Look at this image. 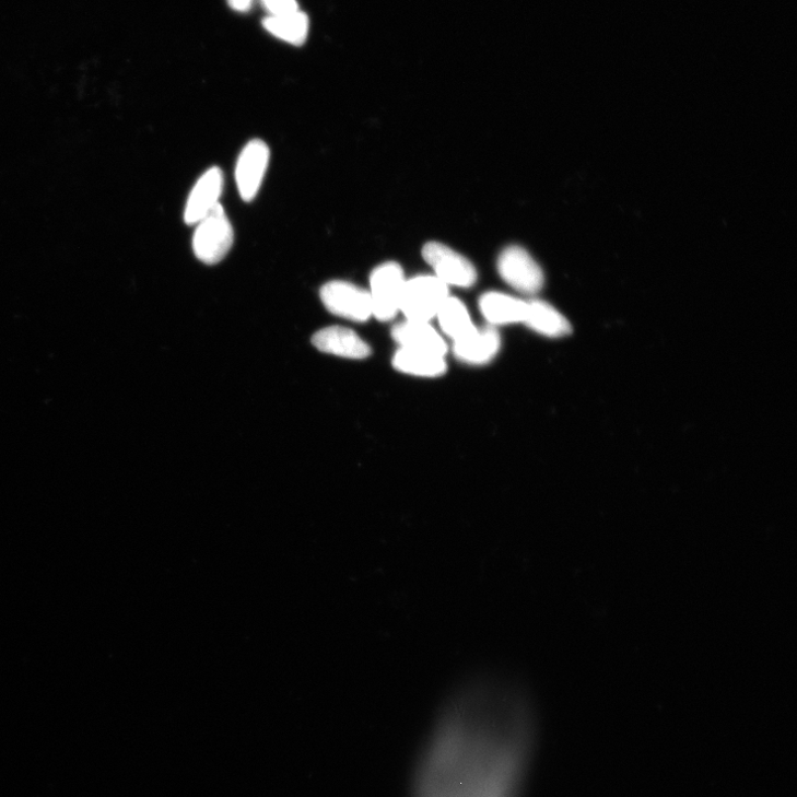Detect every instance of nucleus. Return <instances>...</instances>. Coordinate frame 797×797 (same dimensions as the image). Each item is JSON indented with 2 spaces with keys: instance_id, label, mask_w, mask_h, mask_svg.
I'll use <instances>...</instances> for the list:
<instances>
[{
  "instance_id": "obj_10",
  "label": "nucleus",
  "mask_w": 797,
  "mask_h": 797,
  "mask_svg": "<svg viewBox=\"0 0 797 797\" xmlns=\"http://www.w3.org/2000/svg\"><path fill=\"white\" fill-rule=\"evenodd\" d=\"M224 177L219 167H211L194 187L185 211L188 225H197L220 204Z\"/></svg>"
},
{
  "instance_id": "obj_5",
  "label": "nucleus",
  "mask_w": 797,
  "mask_h": 797,
  "mask_svg": "<svg viewBox=\"0 0 797 797\" xmlns=\"http://www.w3.org/2000/svg\"><path fill=\"white\" fill-rule=\"evenodd\" d=\"M497 270L503 281L521 294L534 295L544 286L540 265L519 246H509L502 251Z\"/></svg>"
},
{
  "instance_id": "obj_18",
  "label": "nucleus",
  "mask_w": 797,
  "mask_h": 797,
  "mask_svg": "<svg viewBox=\"0 0 797 797\" xmlns=\"http://www.w3.org/2000/svg\"><path fill=\"white\" fill-rule=\"evenodd\" d=\"M270 16H284L300 11L296 0H260Z\"/></svg>"
},
{
  "instance_id": "obj_15",
  "label": "nucleus",
  "mask_w": 797,
  "mask_h": 797,
  "mask_svg": "<svg viewBox=\"0 0 797 797\" xmlns=\"http://www.w3.org/2000/svg\"><path fill=\"white\" fill-rule=\"evenodd\" d=\"M480 309L491 326L523 323L526 302L501 293H487L480 300Z\"/></svg>"
},
{
  "instance_id": "obj_2",
  "label": "nucleus",
  "mask_w": 797,
  "mask_h": 797,
  "mask_svg": "<svg viewBox=\"0 0 797 797\" xmlns=\"http://www.w3.org/2000/svg\"><path fill=\"white\" fill-rule=\"evenodd\" d=\"M233 242V226L220 203L197 224L192 244L196 256L202 262L215 265L228 254Z\"/></svg>"
},
{
  "instance_id": "obj_19",
  "label": "nucleus",
  "mask_w": 797,
  "mask_h": 797,
  "mask_svg": "<svg viewBox=\"0 0 797 797\" xmlns=\"http://www.w3.org/2000/svg\"><path fill=\"white\" fill-rule=\"evenodd\" d=\"M255 0H227L230 8L239 13H246L250 11Z\"/></svg>"
},
{
  "instance_id": "obj_12",
  "label": "nucleus",
  "mask_w": 797,
  "mask_h": 797,
  "mask_svg": "<svg viewBox=\"0 0 797 797\" xmlns=\"http://www.w3.org/2000/svg\"><path fill=\"white\" fill-rule=\"evenodd\" d=\"M392 338L400 348L439 354L445 358L448 345L445 339L425 321L407 320L392 329Z\"/></svg>"
},
{
  "instance_id": "obj_9",
  "label": "nucleus",
  "mask_w": 797,
  "mask_h": 797,
  "mask_svg": "<svg viewBox=\"0 0 797 797\" xmlns=\"http://www.w3.org/2000/svg\"><path fill=\"white\" fill-rule=\"evenodd\" d=\"M313 344L321 352L347 360H366L372 353L370 344L356 332L340 326L327 327L316 332Z\"/></svg>"
},
{
  "instance_id": "obj_3",
  "label": "nucleus",
  "mask_w": 797,
  "mask_h": 797,
  "mask_svg": "<svg viewBox=\"0 0 797 797\" xmlns=\"http://www.w3.org/2000/svg\"><path fill=\"white\" fill-rule=\"evenodd\" d=\"M448 297V286L438 279L418 277L406 281L400 312L407 320L430 323Z\"/></svg>"
},
{
  "instance_id": "obj_11",
  "label": "nucleus",
  "mask_w": 797,
  "mask_h": 797,
  "mask_svg": "<svg viewBox=\"0 0 797 797\" xmlns=\"http://www.w3.org/2000/svg\"><path fill=\"white\" fill-rule=\"evenodd\" d=\"M501 348V337L493 326L477 328L467 337L454 342L456 358L469 365L491 363Z\"/></svg>"
},
{
  "instance_id": "obj_17",
  "label": "nucleus",
  "mask_w": 797,
  "mask_h": 797,
  "mask_svg": "<svg viewBox=\"0 0 797 797\" xmlns=\"http://www.w3.org/2000/svg\"><path fill=\"white\" fill-rule=\"evenodd\" d=\"M262 25L276 37L297 46L305 43L309 33V19L301 11L284 16L266 17Z\"/></svg>"
},
{
  "instance_id": "obj_16",
  "label": "nucleus",
  "mask_w": 797,
  "mask_h": 797,
  "mask_svg": "<svg viewBox=\"0 0 797 797\" xmlns=\"http://www.w3.org/2000/svg\"><path fill=\"white\" fill-rule=\"evenodd\" d=\"M436 318L441 330L454 339V342L467 337L477 329L472 323L468 308L456 297L449 296L447 301L443 303Z\"/></svg>"
},
{
  "instance_id": "obj_14",
  "label": "nucleus",
  "mask_w": 797,
  "mask_h": 797,
  "mask_svg": "<svg viewBox=\"0 0 797 797\" xmlns=\"http://www.w3.org/2000/svg\"><path fill=\"white\" fill-rule=\"evenodd\" d=\"M392 364L400 373L423 378H436L447 372L445 358L439 354L406 348L396 352Z\"/></svg>"
},
{
  "instance_id": "obj_7",
  "label": "nucleus",
  "mask_w": 797,
  "mask_h": 797,
  "mask_svg": "<svg viewBox=\"0 0 797 797\" xmlns=\"http://www.w3.org/2000/svg\"><path fill=\"white\" fill-rule=\"evenodd\" d=\"M320 298L335 316L358 323L367 321L373 316L370 292L348 282L327 283L320 291Z\"/></svg>"
},
{
  "instance_id": "obj_1",
  "label": "nucleus",
  "mask_w": 797,
  "mask_h": 797,
  "mask_svg": "<svg viewBox=\"0 0 797 797\" xmlns=\"http://www.w3.org/2000/svg\"><path fill=\"white\" fill-rule=\"evenodd\" d=\"M523 693L473 682L442 713L420 761L414 797H518L530 747Z\"/></svg>"
},
{
  "instance_id": "obj_4",
  "label": "nucleus",
  "mask_w": 797,
  "mask_h": 797,
  "mask_svg": "<svg viewBox=\"0 0 797 797\" xmlns=\"http://www.w3.org/2000/svg\"><path fill=\"white\" fill-rule=\"evenodd\" d=\"M422 256L433 269L435 278L448 288L470 289L478 280L473 263L445 244L437 242L425 244Z\"/></svg>"
},
{
  "instance_id": "obj_13",
  "label": "nucleus",
  "mask_w": 797,
  "mask_h": 797,
  "mask_svg": "<svg viewBox=\"0 0 797 797\" xmlns=\"http://www.w3.org/2000/svg\"><path fill=\"white\" fill-rule=\"evenodd\" d=\"M523 323L531 330L551 338L564 337L572 332L567 318L543 301L526 303Z\"/></svg>"
},
{
  "instance_id": "obj_6",
  "label": "nucleus",
  "mask_w": 797,
  "mask_h": 797,
  "mask_svg": "<svg viewBox=\"0 0 797 797\" xmlns=\"http://www.w3.org/2000/svg\"><path fill=\"white\" fill-rule=\"evenodd\" d=\"M406 280L401 266L385 262L373 272L371 278V298L373 316L380 321L394 319L400 312Z\"/></svg>"
},
{
  "instance_id": "obj_8",
  "label": "nucleus",
  "mask_w": 797,
  "mask_h": 797,
  "mask_svg": "<svg viewBox=\"0 0 797 797\" xmlns=\"http://www.w3.org/2000/svg\"><path fill=\"white\" fill-rule=\"evenodd\" d=\"M270 157V148L261 140H253L242 150L235 168V181L243 201L251 202L258 195Z\"/></svg>"
}]
</instances>
